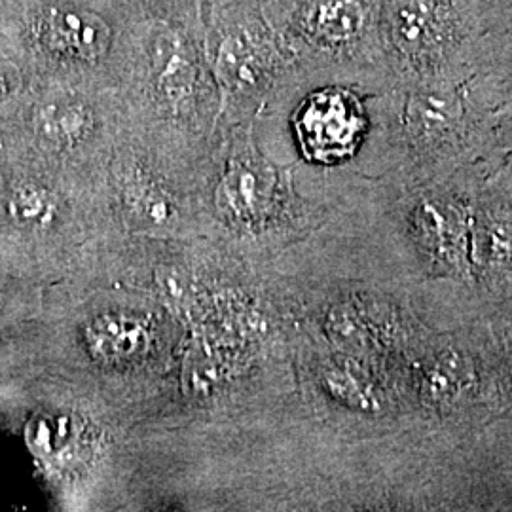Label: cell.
I'll list each match as a JSON object with an SVG mask.
<instances>
[{"label": "cell", "mask_w": 512, "mask_h": 512, "mask_svg": "<svg viewBox=\"0 0 512 512\" xmlns=\"http://www.w3.org/2000/svg\"><path fill=\"white\" fill-rule=\"evenodd\" d=\"M511 88L478 54L475 63L372 93V131L384 173L427 179L478 164ZM368 137V139H370Z\"/></svg>", "instance_id": "7a4b0ae2"}, {"label": "cell", "mask_w": 512, "mask_h": 512, "mask_svg": "<svg viewBox=\"0 0 512 512\" xmlns=\"http://www.w3.org/2000/svg\"><path fill=\"white\" fill-rule=\"evenodd\" d=\"M473 294L480 317L512 300V200L486 173L476 200Z\"/></svg>", "instance_id": "30bf717a"}, {"label": "cell", "mask_w": 512, "mask_h": 512, "mask_svg": "<svg viewBox=\"0 0 512 512\" xmlns=\"http://www.w3.org/2000/svg\"><path fill=\"white\" fill-rule=\"evenodd\" d=\"M133 4V0H31L19 12V50L48 82L116 88Z\"/></svg>", "instance_id": "8992f818"}, {"label": "cell", "mask_w": 512, "mask_h": 512, "mask_svg": "<svg viewBox=\"0 0 512 512\" xmlns=\"http://www.w3.org/2000/svg\"><path fill=\"white\" fill-rule=\"evenodd\" d=\"M141 6H175L181 2H188V0H135Z\"/></svg>", "instance_id": "2e32d148"}, {"label": "cell", "mask_w": 512, "mask_h": 512, "mask_svg": "<svg viewBox=\"0 0 512 512\" xmlns=\"http://www.w3.org/2000/svg\"><path fill=\"white\" fill-rule=\"evenodd\" d=\"M10 213L27 222L40 224L55 213L54 192L37 181H23L10 196Z\"/></svg>", "instance_id": "7c38bea8"}, {"label": "cell", "mask_w": 512, "mask_h": 512, "mask_svg": "<svg viewBox=\"0 0 512 512\" xmlns=\"http://www.w3.org/2000/svg\"><path fill=\"white\" fill-rule=\"evenodd\" d=\"M202 2H135L114 88L129 137L181 169L202 165L222 124Z\"/></svg>", "instance_id": "6da1fadb"}, {"label": "cell", "mask_w": 512, "mask_h": 512, "mask_svg": "<svg viewBox=\"0 0 512 512\" xmlns=\"http://www.w3.org/2000/svg\"><path fill=\"white\" fill-rule=\"evenodd\" d=\"M304 90L291 114L298 154L311 165L348 164L370 137L372 93L336 80L317 82Z\"/></svg>", "instance_id": "9c48e42d"}, {"label": "cell", "mask_w": 512, "mask_h": 512, "mask_svg": "<svg viewBox=\"0 0 512 512\" xmlns=\"http://www.w3.org/2000/svg\"><path fill=\"white\" fill-rule=\"evenodd\" d=\"M410 403L427 427L473 429L503 416L497 384V344L478 317L461 329H435L404 363Z\"/></svg>", "instance_id": "5b68a950"}, {"label": "cell", "mask_w": 512, "mask_h": 512, "mask_svg": "<svg viewBox=\"0 0 512 512\" xmlns=\"http://www.w3.org/2000/svg\"><path fill=\"white\" fill-rule=\"evenodd\" d=\"M143 330L128 327L118 319H105L101 327L95 329V346L110 359L129 357L143 344Z\"/></svg>", "instance_id": "4fadbf2b"}, {"label": "cell", "mask_w": 512, "mask_h": 512, "mask_svg": "<svg viewBox=\"0 0 512 512\" xmlns=\"http://www.w3.org/2000/svg\"><path fill=\"white\" fill-rule=\"evenodd\" d=\"M478 164L484 167L488 181L512 200V97L497 112L490 143Z\"/></svg>", "instance_id": "8fae6325"}, {"label": "cell", "mask_w": 512, "mask_h": 512, "mask_svg": "<svg viewBox=\"0 0 512 512\" xmlns=\"http://www.w3.org/2000/svg\"><path fill=\"white\" fill-rule=\"evenodd\" d=\"M12 92H14V76L4 65H0V103L8 99Z\"/></svg>", "instance_id": "9a60e30c"}, {"label": "cell", "mask_w": 512, "mask_h": 512, "mask_svg": "<svg viewBox=\"0 0 512 512\" xmlns=\"http://www.w3.org/2000/svg\"><path fill=\"white\" fill-rule=\"evenodd\" d=\"M492 16V29L512 16V0H482Z\"/></svg>", "instance_id": "5bb4252c"}, {"label": "cell", "mask_w": 512, "mask_h": 512, "mask_svg": "<svg viewBox=\"0 0 512 512\" xmlns=\"http://www.w3.org/2000/svg\"><path fill=\"white\" fill-rule=\"evenodd\" d=\"M376 183L393 202L404 245L420 274L473 294V232L484 183L482 165L427 179L382 173Z\"/></svg>", "instance_id": "277c9868"}, {"label": "cell", "mask_w": 512, "mask_h": 512, "mask_svg": "<svg viewBox=\"0 0 512 512\" xmlns=\"http://www.w3.org/2000/svg\"><path fill=\"white\" fill-rule=\"evenodd\" d=\"M202 14L222 124L253 122L275 99L308 88L266 0H203Z\"/></svg>", "instance_id": "3957f363"}, {"label": "cell", "mask_w": 512, "mask_h": 512, "mask_svg": "<svg viewBox=\"0 0 512 512\" xmlns=\"http://www.w3.org/2000/svg\"><path fill=\"white\" fill-rule=\"evenodd\" d=\"M277 27L317 82H349L378 93L391 84L380 37V0H266Z\"/></svg>", "instance_id": "52a82bcc"}, {"label": "cell", "mask_w": 512, "mask_h": 512, "mask_svg": "<svg viewBox=\"0 0 512 512\" xmlns=\"http://www.w3.org/2000/svg\"><path fill=\"white\" fill-rule=\"evenodd\" d=\"M492 31L482 0H380V37L395 82H418L475 63Z\"/></svg>", "instance_id": "ba28073f"}]
</instances>
